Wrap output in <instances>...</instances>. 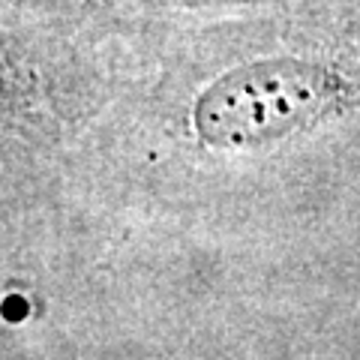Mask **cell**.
Returning <instances> with one entry per match:
<instances>
[{
	"label": "cell",
	"instance_id": "obj_1",
	"mask_svg": "<svg viewBox=\"0 0 360 360\" xmlns=\"http://www.w3.org/2000/svg\"><path fill=\"white\" fill-rule=\"evenodd\" d=\"M342 99V75L324 63L297 58L255 60L205 87L195 99L193 123L210 148H262L333 115Z\"/></svg>",
	"mask_w": 360,
	"mask_h": 360
},
{
	"label": "cell",
	"instance_id": "obj_2",
	"mask_svg": "<svg viewBox=\"0 0 360 360\" xmlns=\"http://www.w3.org/2000/svg\"><path fill=\"white\" fill-rule=\"evenodd\" d=\"M174 4H250V0H174Z\"/></svg>",
	"mask_w": 360,
	"mask_h": 360
}]
</instances>
